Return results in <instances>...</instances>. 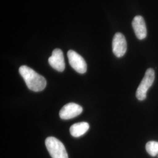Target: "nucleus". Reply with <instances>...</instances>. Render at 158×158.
<instances>
[{"label": "nucleus", "instance_id": "2", "mask_svg": "<svg viewBox=\"0 0 158 158\" xmlns=\"http://www.w3.org/2000/svg\"><path fill=\"white\" fill-rule=\"evenodd\" d=\"M46 148L52 158H68L66 149L62 142L56 138L50 136L45 141Z\"/></svg>", "mask_w": 158, "mask_h": 158}, {"label": "nucleus", "instance_id": "6", "mask_svg": "<svg viewBox=\"0 0 158 158\" xmlns=\"http://www.w3.org/2000/svg\"><path fill=\"white\" fill-rule=\"evenodd\" d=\"M82 111L83 108L80 105L74 102H70L63 107L60 111L59 115L63 119H69L78 116Z\"/></svg>", "mask_w": 158, "mask_h": 158}, {"label": "nucleus", "instance_id": "4", "mask_svg": "<svg viewBox=\"0 0 158 158\" xmlns=\"http://www.w3.org/2000/svg\"><path fill=\"white\" fill-rule=\"evenodd\" d=\"M69 62L72 66L79 73L84 74L87 71V64L83 57L79 53L73 50H70L68 52Z\"/></svg>", "mask_w": 158, "mask_h": 158}, {"label": "nucleus", "instance_id": "10", "mask_svg": "<svg viewBox=\"0 0 158 158\" xmlns=\"http://www.w3.org/2000/svg\"><path fill=\"white\" fill-rule=\"evenodd\" d=\"M146 150L152 156H156L158 155V142H148L146 145Z\"/></svg>", "mask_w": 158, "mask_h": 158}, {"label": "nucleus", "instance_id": "7", "mask_svg": "<svg viewBox=\"0 0 158 158\" xmlns=\"http://www.w3.org/2000/svg\"><path fill=\"white\" fill-rule=\"evenodd\" d=\"M49 64L54 69L59 72H63L65 69V63L63 52L60 49H55L52 52V54L49 59Z\"/></svg>", "mask_w": 158, "mask_h": 158}, {"label": "nucleus", "instance_id": "8", "mask_svg": "<svg viewBox=\"0 0 158 158\" xmlns=\"http://www.w3.org/2000/svg\"><path fill=\"white\" fill-rule=\"evenodd\" d=\"M132 25L137 38L140 40L145 39L147 35V29L143 17L136 16L132 21Z\"/></svg>", "mask_w": 158, "mask_h": 158}, {"label": "nucleus", "instance_id": "5", "mask_svg": "<svg viewBox=\"0 0 158 158\" xmlns=\"http://www.w3.org/2000/svg\"><path fill=\"white\" fill-rule=\"evenodd\" d=\"M113 52L117 57L123 56L127 49V41L123 34L118 32L115 34L112 42Z\"/></svg>", "mask_w": 158, "mask_h": 158}, {"label": "nucleus", "instance_id": "9", "mask_svg": "<svg viewBox=\"0 0 158 158\" xmlns=\"http://www.w3.org/2000/svg\"><path fill=\"white\" fill-rule=\"evenodd\" d=\"M89 124L86 122L76 123L71 126L70 132L74 137H79L84 135L89 129Z\"/></svg>", "mask_w": 158, "mask_h": 158}, {"label": "nucleus", "instance_id": "3", "mask_svg": "<svg viewBox=\"0 0 158 158\" xmlns=\"http://www.w3.org/2000/svg\"><path fill=\"white\" fill-rule=\"evenodd\" d=\"M154 80V70L152 69H148L136 92V97L139 100L142 101L146 98L147 91L152 85Z\"/></svg>", "mask_w": 158, "mask_h": 158}, {"label": "nucleus", "instance_id": "1", "mask_svg": "<svg viewBox=\"0 0 158 158\" xmlns=\"http://www.w3.org/2000/svg\"><path fill=\"white\" fill-rule=\"evenodd\" d=\"M19 72L29 90L39 92L45 89L46 85V79L32 69L23 65L19 69Z\"/></svg>", "mask_w": 158, "mask_h": 158}]
</instances>
